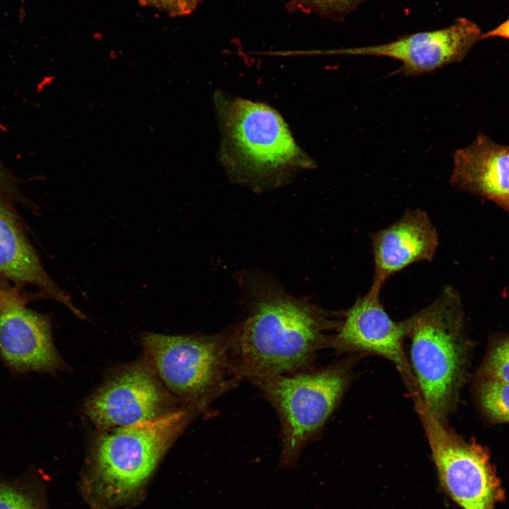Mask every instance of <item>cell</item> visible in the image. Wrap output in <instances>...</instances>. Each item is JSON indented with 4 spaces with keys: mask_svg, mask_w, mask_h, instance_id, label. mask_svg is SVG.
Here are the masks:
<instances>
[{
    "mask_svg": "<svg viewBox=\"0 0 509 509\" xmlns=\"http://www.w3.org/2000/svg\"><path fill=\"white\" fill-rule=\"evenodd\" d=\"M450 182L509 213V146L479 135L469 146L455 151Z\"/></svg>",
    "mask_w": 509,
    "mask_h": 509,
    "instance_id": "13",
    "label": "cell"
},
{
    "mask_svg": "<svg viewBox=\"0 0 509 509\" xmlns=\"http://www.w3.org/2000/svg\"><path fill=\"white\" fill-rule=\"evenodd\" d=\"M200 412L188 405L156 419L101 434L80 481L89 508L129 509L139 503L165 452Z\"/></svg>",
    "mask_w": 509,
    "mask_h": 509,
    "instance_id": "2",
    "label": "cell"
},
{
    "mask_svg": "<svg viewBox=\"0 0 509 509\" xmlns=\"http://www.w3.org/2000/svg\"><path fill=\"white\" fill-rule=\"evenodd\" d=\"M21 11H20V18H23V17H24V15H25V10L23 8V6H24L23 4H24V2L25 0H21Z\"/></svg>",
    "mask_w": 509,
    "mask_h": 509,
    "instance_id": "23",
    "label": "cell"
},
{
    "mask_svg": "<svg viewBox=\"0 0 509 509\" xmlns=\"http://www.w3.org/2000/svg\"><path fill=\"white\" fill-rule=\"evenodd\" d=\"M481 35L475 23L460 18L443 29L405 35L385 44L346 47L325 52L392 58L402 63L394 74L416 76L461 62L481 39Z\"/></svg>",
    "mask_w": 509,
    "mask_h": 509,
    "instance_id": "10",
    "label": "cell"
},
{
    "mask_svg": "<svg viewBox=\"0 0 509 509\" xmlns=\"http://www.w3.org/2000/svg\"><path fill=\"white\" fill-rule=\"evenodd\" d=\"M479 392L487 414L497 421L509 422V382L486 378Z\"/></svg>",
    "mask_w": 509,
    "mask_h": 509,
    "instance_id": "16",
    "label": "cell"
},
{
    "mask_svg": "<svg viewBox=\"0 0 509 509\" xmlns=\"http://www.w3.org/2000/svg\"><path fill=\"white\" fill-rule=\"evenodd\" d=\"M488 37H503L509 40V19L494 29L481 35V39Z\"/></svg>",
    "mask_w": 509,
    "mask_h": 509,
    "instance_id": "21",
    "label": "cell"
},
{
    "mask_svg": "<svg viewBox=\"0 0 509 509\" xmlns=\"http://www.w3.org/2000/svg\"><path fill=\"white\" fill-rule=\"evenodd\" d=\"M188 405L169 393L145 361L107 380L86 400L85 411L96 427L108 431L154 420Z\"/></svg>",
    "mask_w": 509,
    "mask_h": 509,
    "instance_id": "8",
    "label": "cell"
},
{
    "mask_svg": "<svg viewBox=\"0 0 509 509\" xmlns=\"http://www.w3.org/2000/svg\"><path fill=\"white\" fill-rule=\"evenodd\" d=\"M23 294L0 306V360L16 375L55 373L64 364L53 343L50 318L28 308Z\"/></svg>",
    "mask_w": 509,
    "mask_h": 509,
    "instance_id": "11",
    "label": "cell"
},
{
    "mask_svg": "<svg viewBox=\"0 0 509 509\" xmlns=\"http://www.w3.org/2000/svg\"><path fill=\"white\" fill-rule=\"evenodd\" d=\"M233 326L212 334L141 335L149 363L165 387L201 412L241 380L233 370Z\"/></svg>",
    "mask_w": 509,
    "mask_h": 509,
    "instance_id": "5",
    "label": "cell"
},
{
    "mask_svg": "<svg viewBox=\"0 0 509 509\" xmlns=\"http://www.w3.org/2000/svg\"><path fill=\"white\" fill-rule=\"evenodd\" d=\"M247 312L233 325L231 363L241 379L254 380L297 373L312 363L340 322L333 312L296 298L270 278L245 282Z\"/></svg>",
    "mask_w": 509,
    "mask_h": 509,
    "instance_id": "1",
    "label": "cell"
},
{
    "mask_svg": "<svg viewBox=\"0 0 509 509\" xmlns=\"http://www.w3.org/2000/svg\"><path fill=\"white\" fill-rule=\"evenodd\" d=\"M141 6L165 11L172 17L183 16L196 8L199 0H139Z\"/></svg>",
    "mask_w": 509,
    "mask_h": 509,
    "instance_id": "20",
    "label": "cell"
},
{
    "mask_svg": "<svg viewBox=\"0 0 509 509\" xmlns=\"http://www.w3.org/2000/svg\"><path fill=\"white\" fill-rule=\"evenodd\" d=\"M374 274L371 286L382 289L392 275L412 264L431 261L438 246L436 228L421 209H408L371 235Z\"/></svg>",
    "mask_w": 509,
    "mask_h": 509,
    "instance_id": "12",
    "label": "cell"
},
{
    "mask_svg": "<svg viewBox=\"0 0 509 509\" xmlns=\"http://www.w3.org/2000/svg\"><path fill=\"white\" fill-rule=\"evenodd\" d=\"M34 470L0 479V509H49L45 481Z\"/></svg>",
    "mask_w": 509,
    "mask_h": 509,
    "instance_id": "15",
    "label": "cell"
},
{
    "mask_svg": "<svg viewBox=\"0 0 509 509\" xmlns=\"http://www.w3.org/2000/svg\"><path fill=\"white\" fill-rule=\"evenodd\" d=\"M413 402L443 491L461 509H496L505 492L486 448L455 435L420 397Z\"/></svg>",
    "mask_w": 509,
    "mask_h": 509,
    "instance_id": "7",
    "label": "cell"
},
{
    "mask_svg": "<svg viewBox=\"0 0 509 509\" xmlns=\"http://www.w3.org/2000/svg\"><path fill=\"white\" fill-rule=\"evenodd\" d=\"M353 373L341 362L317 370L275 375L250 381L276 410L281 425L280 465L295 464L341 401Z\"/></svg>",
    "mask_w": 509,
    "mask_h": 509,
    "instance_id": "6",
    "label": "cell"
},
{
    "mask_svg": "<svg viewBox=\"0 0 509 509\" xmlns=\"http://www.w3.org/2000/svg\"><path fill=\"white\" fill-rule=\"evenodd\" d=\"M362 0H296L295 6L320 15L340 18L352 11Z\"/></svg>",
    "mask_w": 509,
    "mask_h": 509,
    "instance_id": "19",
    "label": "cell"
},
{
    "mask_svg": "<svg viewBox=\"0 0 509 509\" xmlns=\"http://www.w3.org/2000/svg\"><path fill=\"white\" fill-rule=\"evenodd\" d=\"M216 105L221 160L234 178L255 186L272 185L315 166L274 108L221 94L216 97Z\"/></svg>",
    "mask_w": 509,
    "mask_h": 509,
    "instance_id": "3",
    "label": "cell"
},
{
    "mask_svg": "<svg viewBox=\"0 0 509 509\" xmlns=\"http://www.w3.org/2000/svg\"><path fill=\"white\" fill-rule=\"evenodd\" d=\"M0 275L18 288L32 286L49 299L65 305L81 320L85 315L72 303L43 267L20 216L0 206Z\"/></svg>",
    "mask_w": 509,
    "mask_h": 509,
    "instance_id": "14",
    "label": "cell"
},
{
    "mask_svg": "<svg viewBox=\"0 0 509 509\" xmlns=\"http://www.w3.org/2000/svg\"><path fill=\"white\" fill-rule=\"evenodd\" d=\"M483 370L486 378L509 382V339L493 347L486 357Z\"/></svg>",
    "mask_w": 509,
    "mask_h": 509,
    "instance_id": "18",
    "label": "cell"
},
{
    "mask_svg": "<svg viewBox=\"0 0 509 509\" xmlns=\"http://www.w3.org/2000/svg\"><path fill=\"white\" fill-rule=\"evenodd\" d=\"M20 205L30 206L19 189L17 178L0 158V206L19 216L17 208Z\"/></svg>",
    "mask_w": 509,
    "mask_h": 509,
    "instance_id": "17",
    "label": "cell"
},
{
    "mask_svg": "<svg viewBox=\"0 0 509 509\" xmlns=\"http://www.w3.org/2000/svg\"><path fill=\"white\" fill-rule=\"evenodd\" d=\"M19 288H4L0 287V306L20 291Z\"/></svg>",
    "mask_w": 509,
    "mask_h": 509,
    "instance_id": "22",
    "label": "cell"
},
{
    "mask_svg": "<svg viewBox=\"0 0 509 509\" xmlns=\"http://www.w3.org/2000/svg\"><path fill=\"white\" fill-rule=\"evenodd\" d=\"M370 287L345 312L329 346L339 351L373 354L392 362L406 385L413 399L420 396L404 341L407 337V318L394 321L387 314L380 300V291Z\"/></svg>",
    "mask_w": 509,
    "mask_h": 509,
    "instance_id": "9",
    "label": "cell"
},
{
    "mask_svg": "<svg viewBox=\"0 0 509 509\" xmlns=\"http://www.w3.org/2000/svg\"><path fill=\"white\" fill-rule=\"evenodd\" d=\"M410 366L422 402L445 422L462 384L467 344L464 317L457 292L450 287L410 317Z\"/></svg>",
    "mask_w": 509,
    "mask_h": 509,
    "instance_id": "4",
    "label": "cell"
}]
</instances>
